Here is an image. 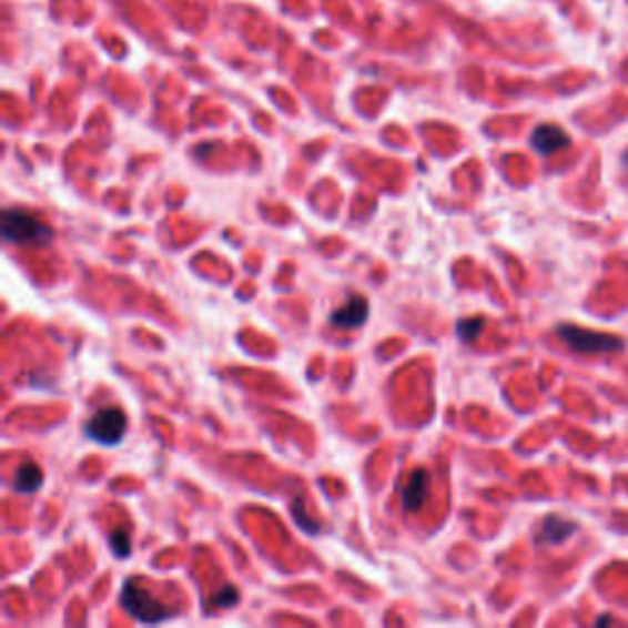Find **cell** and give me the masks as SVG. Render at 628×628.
I'll use <instances>...</instances> for the list:
<instances>
[{"label":"cell","instance_id":"1","mask_svg":"<svg viewBox=\"0 0 628 628\" xmlns=\"http://www.w3.org/2000/svg\"><path fill=\"white\" fill-rule=\"evenodd\" d=\"M0 234L8 243H50L52 229L22 209H6L0 216Z\"/></svg>","mask_w":628,"mask_h":628},{"label":"cell","instance_id":"2","mask_svg":"<svg viewBox=\"0 0 628 628\" xmlns=\"http://www.w3.org/2000/svg\"><path fill=\"white\" fill-rule=\"evenodd\" d=\"M557 340L565 342L577 354H611L624 348L621 336H614L607 332H591L585 327H575V324H560L557 327Z\"/></svg>","mask_w":628,"mask_h":628},{"label":"cell","instance_id":"3","mask_svg":"<svg viewBox=\"0 0 628 628\" xmlns=\"http://www.w3.org/2000/svg\"><path fill=\"white\" fill-rule=\"evenodd\" d=\"M121 607L143 624H158V621H165L172 616V611L165 607V604L158 601L148 589L138 587L135 581H125V585H123Z\"/></svg>","mask_w":628,"mask_h":628},{"label":"cell","instance_id":"4","mask_svg":"<svg viewBox=\"0 0 628 628\" xmlns=\"http://www.w3.org/2000/svg\"><path fill=\"white\" fill-rule=\"evenodd\" d=\"M125 429H128V417L121 408H103V411L94 413V417H91V421L87 423L84 433H87L89 439L99 442V445L113 447L123 439Z\"/></svg>","mask_w":628,"mask_h":628},{"label":"cell","instance_id":"5","mask_svg":"<svg viewBox=\"0 0 628 628\" xmlns=\"http://www.w3.org/2000/svg\"><path fill=\"white\" fill-rule=\"evenodd\" d=\"M366 320H368V300L362 297V295L348 297L346 305H342L340 310L332 312V324L340 330L362 327Z\"/></svg>","mask_w":628,"mask_h":628},{"label":"cell","instance_id":"6","mask_svg":"<svg viewBox=\"0 0 628 628\" xmlns=\"http://www.w3.org/2000/svg\"><path fill=\"white\" fill-rule=\"evenodd\" d=\"M427 488H429V474L425 469H415L403 486L405 514H415V510L423 508L425 498H427Z\"/></svg>","mask_w":628,"mask_h":628},{"label":"cell","instance_id":"7","mask_svg":"<svg viewBox=\"0 0 628 628\" xmlns=\"http://www.w3.org/2000/svg\"><path fill=\"white\" fill-rule=\"evenodd\" d=\"M530 143L540 155H553V153H557V150H565L569 145V135L563 131L560 125L548 123V125L535 128Z\"/></svg>","mask_w":628,"mask_h":628},{"label":"cell","instance_id":"8","mask_svg":"<svg viewBox=\"0 0 628 628\" xmlns=\"http://www.w3.org/2000/svg\"><path fill=\"white\" fill-rule=\"evenodd\" d=\"M577 533V523L573 520H567L563 516H548L543 520V526H540V543L543 545H560L565 540L573 538V535Z\"/></svg>","mask_w":628,"mask_h":628},{"label":"cell","instance_id":"9","mask_svg":"<svg viewBox=\"0 0 628 628\" xmlns=\"http://www.w3.org/2000/svg\"><path fill=\"white\" fill-rule=\"evenodd\" d=\"M42 469L38 467L34 462H22L18 472H16V479H13V488L18 494H32L38 492L40 484H42Z\"/></svg>","mask_w":628,"mask_h":628},{"label":"cell","instance_id":"10","mask_svg":"<svg viewBox=\"0 0 628 628\" xmlns=\"http://www.w3.org/2000/svg\"><path fill=\"white\" fill-rule=\"evenodd\" d=\"M486 327V320L484 317H469V320H462L457 324V334L462 342H474L476 336L482 334V330Z\"/></svg>","mask_w":628,"mask_h":628},{"label":"cell","instance_id":"11","mask_svg":"<svg viewBox=\"0 0 628 628\" xmlns=\"http://www.w3.org/2000/svg\"><path fill=\"white\" fill-rule=\"evenodd\" d=\"M111 550L119 557L131 555V538H128L125 530H113L111 533Z\"/></svg>","mask_w":628,"mask_h":628},{"label":"cell","instance_id":"12","mask_svg":"<svg viewBox=\"0 0 628 628\" xmlns=\"http://www.w3.org/2000/svg\"><path fill=\"white\" fill-rule=\"evenodd\" d=\"M239 601V591L234 587H224L219 591V595L214 597V607L219 609H224V607H231V604Z\"/></svg>","mask_w":628,"mask_h":628},{"label":"cell","instance_id":"13","mask_svg":"<svg viewBox=\"0 0 628 628\" xmlns=\"http://www.w3.org/2000/svg\"><path fill=\"white\" fill-rule=\"evenodd\" d=\"M293 516L297 518V523H300V528H302V530H305V533H317V523L307 520V518H305V514H302V502H297V504H295V508H293Z\"/></svg>","mask_w":628,"mask_h":628},{"label":"cell","instance_id":"14","mask_svg":"<svg viewBox=\"0 0 628 628\" xmlns=\"http://www.w3.org/2000/svg\"><path fill=\"white\" fill-rule=\"evenodd\" d=\"M597 624H611V616H601V619H597Z\"/></svg>","mask_w":628,"mask_h":628},{"label":"cell","instance_id":"15","mask_svg":"<svg viewBox=\"0 0 628 628\" xmlns=\"http://www.w3.org/2000/svg\"><path fill=\"white\" fill-rule=\"evenodd\" d=\"M624 168L628 170V150H626V155H624Z\"/></svg>","mask_w":628,"mask_h":628}]
</instances>
